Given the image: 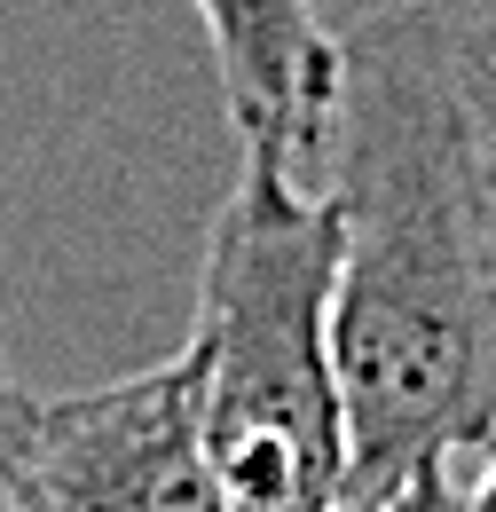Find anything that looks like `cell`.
<instances>
[{
  "label": "cell",
  "instance_id": "6",
  "mask_svg": "<svg viewBox=\"0 0 496 512\" xmlns=\"http://www.w3.org/2000/svg\"><path fill=\"white\" fill-rule=\"evenodd\" d=\"M465 71H473V103H481V127L496 142V24L465 32Z\"/></svg>",
  "mask_w": 496,
  "mask_h": 512
},
{
  "label": "cell",
  "instance_id": "1",
  "mask_svg": "<svg viewBox=\"0 0 496 512\" xmlns=\"http://www.w3.org/2000/svg\"><path fill=\"white\" fill-rule=\"evenodd\" d=\"M331 197L347 505H378L496 449V142L449 8L386 0L339 32Z\"/></svg>",
  "mask_w": 496,
  "mask_h": 512
},
{
  "label": "cell",
  "instance_id": "2",
  "mask_svg": "<svg viewBox=\"0 0 496 512\" xmlns=\"http://www.w3.org/2000/svg\"><path fill=\"white\" fill-rule=\"evenodd\" d=\"M339 197L300 182L276 150H237L197 268L205 449L229 512H339L347 505V394L331 355Z\"/></svg>",
  "mask_w": 496,
  "mask_h": 512
},
{
  "label": "cell",
  "instance_id": "5",
  "mask_svg": "<svg viewBox=\"0 0 496 512\" xmlns=\"http://www.w3.org/2000/svg\"><path fill=\"white\" fill-rule=\"evenodd\" d=\"M32 418H40V402H32L24 386L8 379V386H0V505H8V489H16V465H24V449H32Z\"/></svg>",
  "mask_w": 496,
  "mask_h": 512
},
{
  "label": "cell",
  "instance_id": "7",
  "mask_svg": "<svg viewBox=\"0 0 496 512\" xmlns=\"http://www.w3.org/2000/svg\"><path fill=\"white\" fill-rule=\"evenodd\" d=\"M457 512H496V449L481 457V473H473V489H457Z\"/></svg>",
  "mask_w": 496,
  "mask_h": 512
},
{
  "label": "cell",
  "instance_id": "8",
  "mask_svg": "<svg viewBox=\"0 0 496 512\" xmlns=\"http://www.w3.org/2000/svg\"><path fill=\"white\" fill-rule=\"evenodd\" d=\"M0 386H8V355H0Z\"/></svg>",
  "mask_w": 496,
  "mask_h": 512
},
{
  "label": "cell",
  "instance_id": "3",
  "mask_svg": "<svg viewBox=\"0 0 496 512\" xmlns=\"http://www.w3.org/2000/svg\"><path fill=\"white\" fill-rule=\"evenodd\" d=\"M0 512H229L205 449V355L182 339L134 379L40 402Z\"/></svg>",
  "mask_w": 496,
  "mask_h": 512
},
{
  "label": "cell",
  "instance_id": "4",
  "mask_svg": "<svg viewBox=\"0 0 496 512\" xmlns=\"http://www.w3.org/2000/svg\"><path fill=\"white\" fill-rule=\"evenodd\" d=\"M205 16L213 71L237 150H276L300 182H331V111H339V32L308 0H189Z\"/></svg>",
  "mask_w": 496,
  "mask_h": 512
}]
</instances>
